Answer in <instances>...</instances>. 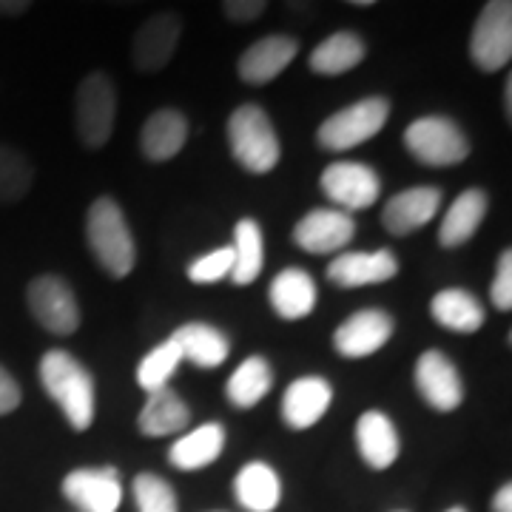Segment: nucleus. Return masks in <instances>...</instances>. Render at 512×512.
I'll list each match as a JSON object with an SVG mask.
<instances>
[{"instance_id": "f257e3e1", "label": "nucleus", "mask_w": 512, "mask_h": 512, "mask_svg": "<svg viewBox=\"0 0 512 512\" xmlns=\"http://www.w3.org/2000/svg\"><path fill=\"white\" fill-rule=\"evenodd\" d=\"M37 376L43 390L55 399V404L63 410L69 427L83 433L94 424L97 416V393H94V376L74 359L69 350H46Z\"/></svg>"}, {"instance_id": "f03ea898", "label": "nucleus", "mask_w": 512, "mask_h": 512, "mask_svg": "<svg viewBox=\"0 0 512 512\" xmlns=\"http://www.w3.org/2000/svg\"><path fill=\"white\" fill-rule=\"evenodd\" d=\"M86 242L100 268L114 279H123L134 271L137 245L131 237L126 214L111 197H100L86 211Z\"/></svg>"}, {"instance_id": "7ed1b4c3", "label": "nucleus", "mask_w": 512, "mask_h": 512, "mask_svg": "<svg viewBox=\"0 0 512 512\" xmlns=\"http://www.w3.org/2000/svg\"><path fill=\"white\" fill-rule=\"evenodd\" d=\"M228 148L248 174H268L279 165L282 146H279V134H276L271 117L265 109H259L254 103L239 106L225 126Z\"/></svg>"}, {"instance_id": "20e7f679", "label": "nucleus", "mask_w": 512, "mask_h": 512, "mask_svg": "<svg viewBox=\"0 0 512 512\" xmlns=\"http://www.w3.org/2000/svg\"><path fill=\"white\" fill-rule=\"evenodd\" d=\"M404 148L421 165H433V168L458 165L470 157V140L464 137V131L450 117L441 114L419 117L404 128Z\"/></svg>"}, {"instance_id": "39448f33", "label": "nucleus", "mask_w": 512, "mask_h": 512, "mask_svg": "<svg viewBox=\"0 0 512 512\" xmlns=\"http://www.w3.org/2000/svg\"><path fill=\"white\" fill-rule=\"evenodd\" d=\"M114 120H117V92L109 74H86L74 94V126L83 146L92 151L106 146L114 131Z\"/></svg>"}, {"instance_id": "423d86ee", "label": "nucleus", "mask_w": 512, "mask_h": 512, "mask_svg": "<svg viewBox=\"0 0 512 512\" xmlns=\"http://www.w3.org/2000/svg\"><path fill=\"white\" fill-rule=\"evenodd\" d=\"M390 117V100L387 97H365L350 103L348 109L330 114L328 120L316 131V143L325 151H348L376 137Z\"/></svg>"}, {"instance_id": "0eeeda50", "label": "nucleus", "mask_w": 512, "mask_h": 512, "mask_svg": "<svg viewBox=\"0 0 512 512\" xmlns=\"http://www.w3.org/2000/svg\"><path fill=\"white\" fill-rule=\"evenodd\" d=\"M26 302L37 325L55 336H72L80 328V305L72 285L63 276H35L26 288Z\"/></svg>"}, {"instance_id": "6e6552de", "label": "nucleus", "mask_w": 512, "mask_h": 512, "mask_svg": "<svg viewBox=\"0 0 512 512\" xmlns=\"http://www.w3.org/2000/svg\"><path fill=\"white\" fill-rule=\"evenodd\" d=\"M470 57L481 72H501L512 57V3L490 0L473 23Z\"/></svg>"}, {"instance_id": "1a4fd4ad", "label": "nucleus", "mask_w": 512, "mask_h": 512, "mask_svg": "<svg viewBox=\"0 0 512 512\" xmlns=\"http://www.w3.org/2000/svg\"><path fill=\"white\" fill-rule=\"evenodd\" d=\"M319 185L339 211H365L373 202L379 200L382 194V177L376 174L373 165L353 163V160H339V163H330Z\"/></svg>"}, {"instance_id": "9d476101", "label": "nucleus", "mask_w": 512, "mask_h": 512, "mask_svg": "<svg viewBox=\"0 0 512 512\" xmlns=\"http://www.w3.org/2000/svg\"><path fill=\"white\" fill-rule=\"evenodd\" d=\"M63 495L80 512H117L123 484L114 467H80L63 478Z\"/></svg>"}, {"instance_id": "9b49d317", "label": "nucleus", "mask_w": 512, "mask_h": 512, "mask_svg": "<svg viewBox=\"0 0 512 512\" xmlns=\"http://www.w3.org/2000/svg\"><path fill=\"white\" fill-rule=\"evenodd\" d=\"M416 390L439 413H453L464 402V387H461V376L458 367L447 359V353L441 350H424L416 362Z\"/></svg>"}, {"instance_id": "f8f14e48", "label": "nucleus", "mask_w": 512, "mask_h": 512, "mask_svg": "<svg viewBox=\"0 0 512 512\" xmlns=\"http://www.w3.org/2000/svg\"><path fill=\"white\" fill-rule=\"evenodd\" d=\"M393 339V316L382 308H365L348 316L336 333H333V348L345 359H365L382 350Z\"/></svg>"}, {"instance_id": "ddd939ff", "label": "nucleus", "mask_w": 512, "mask_h": 512, "mask_svg": "<svg viewBox=\"0 0 512 512\" xmlns=\"http://www.w3.org/2000/svg\"><path fill=\"white\" fill-rule=\"evenodd\" d=\"M356 237V220L339 208H313L293 228V242L308 254H336Z\"/></svg>"}, {"instance_id": "4468645a", "label": "nucleus", "mask_w": 512, "mask_h": 512, "mask_svg": "<svg viewBox=\"0 0 512 512\" xmlns=\"http://www.w3.org/2000/svg\"><path fill=\"white\" fill-rule=\"evenodd\" d=\"M441 208V188L436 185H416V188H404L399 194H393L382 211L384 231H390L393 237H407L413 231L424 228L427 222L439 214Z\"/></svg>"}, {"instance_id": "2eb2a0df", "label": "nucleus", "mask_w": 512, "mask_h": 512, "mask_svg": "<svg viewBox=\"0 0 512 512\" xmlns=\"http://www.w3.org/2000/svg\"><path fill=\"white\" fill-rule=\"evenodd\" d=\"M180 46V20L168 12L151 15V18L137 29L134 46H131V60L140 72H160L171 63V57Z\"/></svg>"}, {"instance_id": "dca6fc26", "label": "nucleus", "mask_w": 512, "mask_h": 512, "mask_svg": "<svg viewBox=\"0 0 512 512\" xmlns=\"http://www.w3.org/2000/svg\"><path fill=\"white\" fill-rule=\"evenodd\" d=\"M299 52V43L288 35H271L256 40L254 46H248L239 57L237 72L242 83L248 86H265L276 80L293 63V57Z\"/></svg>"}, {"instance_id": "f3484780", "label": "nucleus", "mask_w": 512, "mask_h": 512, "mask_svg": "<svg viewBox=\"0 0 512 512\" xmlns=\"http://www.w3.org/2000/svg\"><path fill=\"white\" fill-rule=\"evenodd\" d=\"M399 274V259L393 251H348L328 265V279L339 288H365L379 285Z\"/></svg>"}, {"instance_id": "a211bd4d", "label": "nucleus", "mask_w": 512, "mask_h": 512, "mask_svg": "<svg viewBox=\"0 0 512 512\" xmlns=\"http://www.w3.org/2000/svg\"><path fill=\"white\" fill-rule=\"evenodd\" d=\"M333 384L322 376H302L282 396V419L291 430H308L328 413Z\"/></svg>"}, {"instance_id": "6ab92c4d", "label": "nucleus", "mask_w": 512, "mask_h": 512, "mask_svg": "<svg viewBox=\"0 0 512 512\" xmlns=\"http://www.w3.org/2000/svg\"><path fill=\"white\" fill-rule=\"evenodd\" d=\"M356 447L359 456L365 458L367 467L373 470H387L396 464L402 453V441L393 427V421L382 410H367L356 421Z\"/></svg>"}, {"instance_id": "aec40b11", "label": "nucleus", "mask_w": 512, "mask_h": 512, "mask_svg": "<svg viewBox=\"0 0 512 512\" xmlns=\"http://www.w3.org/2000/svg\"><path fill=\"white\" fill-rule=\"evenodd\" d=\"M268 299H271L276 316L296 322V319L311 316L319 293H316V282L311 274H305L302 268H285L274 276V282L268 288Z\"/></svg>"}, {"instance_id": "412c9836", "label": "nucleus", "mask_w": 512, "mask_h": 512, "mask_svg": "<svg viewBox=\"0 0 512 512\" xmlns=\"http://www.w3.org/2000/svg\"><path fill=\"white\" fill-rule=\"evenodd\" d=\"M185 140H188V120L183 111L160 109L146 120L140 134V148L151 163H165L183 151Z\"/></svg>"}, {"instance_id": "4be33fe9", "label": "nucleus", "mask_w": 512, "mask_h": 512, "mask_svg": "<svg viewBox=\"0 0 512 512\" xmlns=\"http://www.w3.org/2000/svg\"><path fill=\"white\" fill-rule=\"evenodd\" d=\"M234 495L248 512H274L282 501V481L271 464L248 461L234 478Z\"/></svg>"}, {"instance_id": "5701e85b", "label": "nucleus", "mask_w": 512, "mask_h": 512, "mask_svg": "<svg viewBox=\"0 0 512 512\" xmlns=\"http://www.w3.org/2000/svg\"><path fill=\"white\" fill-rule=\"evenodd\" d=\"M168 339L177 345V350L183 353V359L194 362L197 367H208V370L220 367L228 359V353H231L228 336L220 328L205 325V322L180 325Z\"/></svg>"}, {"instance_id": "b1692460", "label": "nucleus", "mask_w": 512, "mask_h": 512, "mask_svg": "<svg viewBox=\"0 0 512 512\" xmlns=\"http://www.w3.org/2000/svg\"><path fill=\"white\" fill-rule=\"evenodd\" d=\"M225 450V427L220 421H205L202 427L185 433L183 439H177L168 450V461L185 470V473H194L202 470L208 464H214Z\"/></svg>"}, {"instance_id": "393cba45", "label": "nucleus", "mask_w": 512, "mask_h": 512, "mask_svg": "<svg viewBox=\"0 0 512 512\" xmlns=\"http://www.w3.org/2000/svg\"><path fill=\"white\" fill-rule=\"evenodd\" d=\"M487 217V194L481 188H467L456 197V202L447 208L439 228L441 248H458L470 242L473 234L481 228Z\"/></svg>"}, {"instance_id": "a878e982", "label": "nucleus", "mask_w": 512, "mask_h": 512, "mask_svg": "<svg viewBox=\"0 0 512 512\" xmlns=\"http://www.w3.org/2000/svg\"><path fill=\"white\" fill-rule=\"evenodd\" d=\"M188 421H191V410L180 399V393H174L171 387H163V390L148 393L137 427L148 439H163V436L180 433Z\"/></svg>"}, {"instance_id": "bb28decb", "label": "nucleus", "mask_w": 512, "mask_h": 512, "mask_svg": "<svg viewBox=\"0 0 512 512\" xmlns=\"http://www.w3.org/2000/svg\"><path fill=\"white\" fill-rule=\"evenodd\" d=\"M430 316L441 328L453 330V333H476L487 319L476 296L461 288H444L436 293L430 299Z\"/></svg>"}, {"instance_id": "cd10ccee", "label": "nucleus", "mask_w": 512, "mask_h": 512, "mask_svg": "<svg viewBox=\"0 0 512 512\" xmlns=\"http://www.w3.org/2000/svg\"><path fill=\"white\" fill-rule=\"evenodd\" d=\"M367 55V46L362 37L356 32H333L325 37L308 57L311 63V72L325 74V77H336V74H345L350 69H356Z\"/></svg>"}, {"instance_id": "c85d7f7f", "label": "nucleus", "mask_w": 512, "mask_h": 512, "mask_svg": "<svg viewBox=\"0 0 512 512\" xmlns=\"http://www.w3.org/2000/svg\"><path fill=\"white\" fill-rule=\"evenodd\" d=\"M271 387H274V367H271V362L265 356H248L231 373V379L225 382V396L239 410H251L271 393Z\"/></svg>"}, {"instance_id": "c756f323", "label": "nucleus", "mask_w": 512, "mask_h": 512, "mask_svg": "<svg viewBox=\"0 0 512 512\" xmlns=\"http://www.w3.org/2000/svg\"><path fill=\"white\" fill-rule=\"evenodd\" d=\"M234 268H231V282L245 288L259 279L262 265H265V242H262V228L251 217H242L234 228Z\"/></svg>"}, {"instance_id": "7c9ffc66", "label": "nucleus", "mask_w": 512, "mask_h": 512, "mask_svg": "<svg viewBox=\"0 0 512 512\" xmlns=\"http://www.w3.org/2000/svg\"><path fill=\"white\" fill-rule=\"evenodd\" d=\"M35 183V168L18 148L0 146V205L20 202Z\"/></svg>"}, {"instance_id": "2f4dec72", "label": "nucleus", "mask_w": 512, "mask_h": 512, "mask_svg": "<svg viewBox=\"0 0 512 512\" xmlns=\"http://www.w3.org/2000/svg\"><path fill=\"white\" fill-rule=\"evenodd\" d=\"M180 362H183V353L177 350V345L171 339H165L163 345L148 350L143 362L137 365V384L146 393L163 390V387H168V379L177 373Z\"/></svg>"}, {"instance_id": "473e14b6", "label": "nucleus", "mask_w": 512, "mask_h": 512, "mask_svg": "<svg viewBox=\"0 0 512 512\" xmlns=\"http://www.w3.org/2000/svg\"><path fill=\"white\" fill-rule=\"evenodd\" d=\"M131 490H134L137 512H180L174 487L154 473H140L134 478Z\"/></svg>"}, {"instance_id": "72a5a7b5", "label": "nucleus", "mask_w": 512, "mask_h": 512, "mask_svg": "<svg viewBox=\"0 0 512 512\" xmlns=\"http://www.w3.org/2000/svg\"><path fill=\"white\" fill-rule=\"evenodd\" d=\"M231 268H234V251L228 245V248H217L211 254L197 256L188 265V279L194 285H214V282H220L225 276H231Z\"/></svg>"}, {"instance_id": "f704fd0d", "label": "nucleus", "mask_w": 512, "mask_h": 512, "mask_svg": "<svg viewBox=\"0 0 512 512\" xmlns=\"http://www.w3.org/2000/svg\"><path fill=\"white\" fill-rule=\"evenodd\" d=\"M490 299H493V305L498 308V311H510L512 308V251L510 248L498 256L493 285H490Z\"/></svg>"}, {"instance_id": "c9c22d12", "label": "nucleus", "mask_w": 512, "mask_h": 512, "mask_svg": "<svg viewBox=\"0 0 512 512\" xmlns=\"http://www.w3.org/2000/svg\"><path fill=\"white\" fill-rule=\"evenodd\" d=\"M265 9H268L265 0H228V3H222L225 18L234 20V23H251V20L262 18Z\"/></svg>"}, {"instance_id": "e433bc0d", "label": "nucleus", "mask_w": 512, "mask_h": 512, "mask_svg": "<svg viewBox=\"0 0 512 512\" xmlns=\"http://www.w3.org/2000/svg\"><path fill=\"white\" fill-rule=\"evenodd\" d=\"M20 407V384L15 382V376L0 367V416H9Z\"/></svg>"}, {"instance_id": "4c0bfd02", "label": "nucleus", "mask_w": 512, "mask_h": 512, "mask_svg": "<svg viewBox=\"0 0 512 512\" xmlns=\"http://www.w3.org/2000/svg\"><path fill=\"white\" fill-rule=\"evenodd\" d=\"M493 512H512V487L504 484L493 498Z\"/></svg>"}, {"instance_id": "58836bf2", "label": "nucleus", "mask_w": 512, "mask_h": 512, "mask_svg": "<svg viewBox=\"0 0 512 512\" xmlns=\"http://www.w3.org/2000/svg\"><path fill=\"white\" fill-rule=\"evenodd\" d=\"M29 9L26 0H15V3H0V15H23Z\"/></svg>"}, {"instance_id": "ea45409f", "label": "nucleus", "mask_w": 512, "mask_h": 512, "mask_svg": "<svg viewBox=\"0 0 512 512\" xmlns=\"http://www.w3.org/2000/svg\"><path fill=\"white\" fill-rule=\"evenodd\" d=\"M504 111H507V117L512 114V80H507V86H504Z\"/></svg>"}, {"instance_id": "a19ab883", "label": "nucleus", "mask_w": 512, "mask_h": 512, "mask_svg": "<svg viewBox=\"0 0 512 512\" xmlns=\"http://www.w3.org/2000/svg\"><path fill=\"white\" fill-rule=\"evenodd\" d=\"M447 512H467V510H461V507H453V510H447Z\"/></svg>"}]
</instances>
